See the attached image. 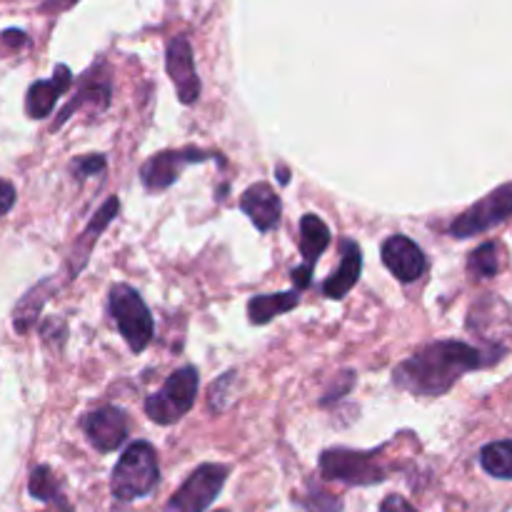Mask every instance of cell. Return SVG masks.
<instances>
[{
    "label": "cell",
    "mask_w": 512,
    "mask_h": 512,
    "mask_svg": "<svg viewBox=\"0 0 512 512\" xmlns=\"http://www.w3.org/2000/svg\"><path fill=\"white\" fill-rule=\"evenodd\" d=\"M488 363L490 358L485 350L460 343V340H438L403 360L393 370V383L405 393L438 398L448 393L465 373L485 368Z\"/></svg>",
    "instance_id": "1"
},
{
    "label": "cell",
    "mask_w": 512,
    "mask_h": 512,
    "mask_svg": "<svg viewBox=\"0 0 512 512\" xmlns=\"http://www.w3.org/2000/svg\"><path fill=\"white\" fill-rule=\"evenodd\" d=\"M160 480L158 455H155L150 443H133L118 460L110 478V490L118 500L130 503V500L145 498L153 493V488Z\"/></svg>",
    "instance_id": "2"
},
{
    "label": "cell",
    "mask_w": 512,
    "mask_h": 512,
    "mask_svg": "<svg viewBox=\"0 0 512 512\" xmlns=\"http://www.w3.org/2000/svg\"><path fill=\"white\" fill-rule=\"evenodd\" d=\"M110 313H113V320L118 323V330L128 348L133 353H143L153 340L155 325L138 290L125 283L113 285L110 288Z\"/></svg>",
    "instance_id": "3"
},
{
    "label": "cell",
    "mask_w": 512,
    "mask_h": 512,
    "mask_svg": "<svg viewBox=\"0 0 512 512\" xmlns=\"http://www.w3.org/2000/svg\"><path fill=\"white\" fill-rule=\"evenodd\" d=\"M198 383V370L193 365H185V368L175 370L165 380L163 388L158 393L148 395V400H145V413H148V418L158 425L178 423L193 408L195 395H198Z\"/></svg>",
    "instance_id": "4"
},
{
    "label": "cell",
    "mask_w": 512,
    "mask_h": 512,
    "mask_svg": "<svg viewBox=\"0 0 512 512\" xmlns=\"http://www.w3.org/2000/svg\"><path fill=\"white\" fill-rule=\"evenodd\" d=\"M320 473L328 480H340L348 485H375L388 478L385 465H380L375 453H355V450H325L320 455Z\"/></svg>",
    "instance_id": "5"
},
{
    "label": "cell",
    "mask_w": 512,
    "mask_h": 512,
    "mask_svg": "<svg viewBox=\"0 0 512 512\" xmlns=\"http://www.w3.org/2000/svg\"><path fill=\"white\" fill-rule=\"evenodd\" d=\"M512 215V183L500 185V188L490 190L483 200L470 205L463 215L453 220L450 225V235L453 238H473V235L493 230L495 225L505 223Z\"/></svg>",
    "instance_id": "6"
},
{
    "label": "cell",
    "mask_w": 512,
    "mask_h": 512,
    "mask_svg": "<svg viewBox=\"0 0 512 512\" xmlns=\"http://www.w3.org/2000/svg\"><path fill=\"white\" fill-rule=\"evenodd\" d=\"M230 470L218 463H205L180 485L178 493L168 500L165 512H205L213 505L228 480Z\"/></svg>",
    "instance_id": "7"
},
{
    "label": "cell",
    "mask_w": 512,
    "mask_h": 512,
    "mask_svg": "<svg viewBox=\"0 0 512 512\" xmlns=\"http://www.w3.org/2000/svg\"><path fill=\"white\" fill-rule=\"evenodd\" d=\"M213 150H200V148H178V150H163V153L153 155L143 163L140 168V180L148 190H165L180 178V170L185 165L193 163H205V160H213Z\"/></svg>",
    "instance_id": "8"
},
{
    "label": "cell",
    "mask_w": 512,
    "mask_h": 512,
    "mask_svg": "<svg viewBox=\"0 0 512 512\" xmlns=\"http://www.w3.org/2000/svg\"><path fill=\"white\" fill-rule=\"evenodd\" d=\"M165 68L173 80L178 98L183 105H193L200 98V78L193 63V48L185 35H175L165 50Z\"/></svg>",
    "instance_id": "9"
},
{
    "label": "cell",
    "mask_w": 512,
    "mask_h": 512,
    "mask_svg": "<svg viewBox=\"0 0 512 512\" xmlns=\"http://www.w3.org/2000/svg\"><path fill=\"white\" fill-rule=\"evenodd\" d=\"M83 430L88 435V443L100 453H113L128 438V415L115 405H103L85 415Z\"/></svg>",
    "instance_id": "10"
},
{
    "label": "cell",
    "mask_w": 512,
    "mask_h": 512,
    "mask_svg": "<svg viewBox=\"0 0 512 512\" xmlns=\"http://www.w3.org/2000/svg\"><path fill=\"white\" fill-rule=\"evenodd\" d=\"M383 265L400 283H415L428 270V258L415 240L405 235H390L383 243Z\"/></svg>",
    "instance_id": "11"
},
{
    "label": "cell",
    "mask_w": 512,
    "mask_h": 512,
    "mask_svg": "<svg viewBox=\"0 0 512 512\" xmlns=\"http://www.w3.org/2000/svg\"><path fill=\"white\" fill-rule=\"evenodd\" d=\"M110 93H113V85H110V78L105 75L103 65L90 68L88 73L80 78L78 93H75L73 100L60 110V118L55 120L53 128H60V125H63L65 120L80 108H88V113H103V110L110 105Z\"/></svg>",
    "instance_id": "12"
},
{
    "label": "cell",
    "mask_w": 512,
    "mask_h": 512,
    "mask_svg": "<svg viewBox=\"0 0 512 512\" xmlns=\"http://www.w3.org/2000/svg\"><path fill=\"white\" fill-rule=\"evenodd\" d=\"M240 210L248 215L250 223L260 233H270V230L280 225L283 203H280V195L268 183H255L240 195Z\"/></svg>",
    "instance_id": "13"
},
{
    "label": "cell",
    "mask_w": 512,
    "mask_h": 512,
    "mask_svg": "<svg viewBox=\"0 0 512 512\" xmlns=\"http://www.w3.org/2000/svg\"><path fill=\"white\" fill-rule=\"evenodd\" d=\"M73 85V75H70L68 65H58L50 80H35L25 95V113L33 120H43L53 113L55 103L60 95Z\"/></svg>",
    "instance_id": "14"
},
{
    "label": "cell",
    "mask_w": 512,
    "mask_h": 512,
    "mask_svg": "<svg viewBox=\"0 0 512 512\" xmlns=\"http://www.w3.org/2000/svg\"><path fill=\"white\" fill-rule=\"evenodd\" d=\"M118 210H120V200L113 195V198H108L103 205H100L98 213H95L93 218H90V223L85 225L83 235L75 240L73 255H70V278H75V275H78L80 270L88 265L90 255H93V245L98 243L100 233H103V230L113 223L115 215H118Z\"/></svg>",
    "instance_id": "15"
},
{
    "label": "cell",
    "mask_w": 512,
    "mask_h": 512,
    "mask_svg": "<svg viewBox=\"0 0 512 512\" xmlns=\"http://www.w3.org/2000/svg\"><path fill=\"white\" fill-rule=\"evenodd\" d=\"M340 250H343V260H340L338 270H333V275L323 285L325 298L330 300H343L355 288L360 270H363V253H360V245L355 240H343Z\"/></svg>",
    "instance_id": "16"
},
{
    "label": "cell",
    "mask_w": 512,
    "mask_h": 512,
    "mask_svg": "<svg viewBox=\"0 0 512 512\" xmlns=\"http://www.w3.org/2000/svg\"><path fill=\"white\" fill-rule=\"evenodd\" d=\"M55 288V280L53 278H45L40 280L35 288H30L28 293L20 298V303L15 305L13 310V325L15 330H18L20 335H28L30 330L35 328V323H38L40 313H43V305L48 303L50 293H53Z\"/></svg>",
    "instance_id": "17"
},
{
    "label": "cell",
    "mask_w": 512,
    "mask_h": 512,
    "mask_svg": "<svg viewBox=\"0 0 512 512\" xmlns=\"http://www.w3.org/2000/svg\"><path fill=\"white\" fill-rule=\"evenodd\" d=\"M300 303V290H288V293H275V295H255L248 303V318L253 325L270 323L278 315L288 313L295 305Z\"/></svg>",
    "instance_id": "18"
},
{
    "label": "cell",
    "mask_w": 512,
    "mask_h": 512,
    "mask_svg": "<svg viewBox=\"0 0 512 512\" xmlns=\"http://www.w3.org/2000/svg\"><path fill=\"white\" fill-rule=\"evenodd\" d=\"M330 245V230L318 215L308 213L300 218V253L308 265L318 263L320 255L325 253V248Z\"/></svg>",
    "instance_id": "19"
},
{
    "label": "cell",
    "mask_w": 512,
    "mask_h": 512,
    "mask_svg": "<svg viewBox=\"0 0 512 512\" xmlns=\"http://www.w3.org/2000/svg\"><path fill=\"white\" fill-rule=\"evenodd\" d=\"M480 465L488 475L498 480H512V440H498L485 445L480 453Z\"/></svg>",
    "instance_id": "20"
},
{
    "label": "cell",
    "mask_w": 512,
    "mask_h": 512,
    "mask_svg": "<svg viewBox=\"0 0 512 512\" xmlns=\"http://www.w3.org/2000/svg\"><path fill=\"white\" fill-rule=\"evenodd\" d=\"M500 245L485 243L475 248L468 258V270L473 278H495L500 273Z\"/></svg>",
    "instance_id": "21"
},
{
    "label": "cell",
    "mask_w": 512,
    "mask_h": 512,
    "mask_svg": "<svg viewBox=\"0 0 512 512\" xmlns=\"http://www.w3.org/2000/svg\"><path fill=\"white\" fill-rule=\"evenodd\" d=\"M30 495L43 500V503H53V500L58 498V485H55L50 468L38 465V468L33 470V475H30Z\"/></svg>",
    "instance_id": "22"
},
{
    "label": "cell",
    "mask_w": 512,
    "mask_h": 512,
    "mask_svg": "<svg viewBox=\"0 0 512 512\" xmlns=\"http://www.w3.org/2000/svg\"><path fill=\"white\" fill-rule=\"evenodd\" d=\"M70 170H73V175L78 180L90 178V175H100L105 170V158L98 153L83 155V158H78L73 165H70Z\"/></svg>",
    "instance_id": "23"
},
{
    "label": "cell",
    "mask_w": 512,
    "mask_h": 512,
    "mask_svg": "<svg viewBox=\"0 0 512 512\" xmlns=\"http://www.w3.org/2000/svg\"><path fill=\"white\" fill-rule=\"evenodd\" d=\"M15 205V188L10 180L0 178V218L10 213V208Z\"/></svg>",
    "instance_id": "24"
},
{
    "label": "cell",
    "mask_w": 512,
    "mask_h": 512,
    "mask_svg": "<svg viewBox=\"0 0 512 512\" xmlns=\"http://www.w3.org/2000/svg\"><path fill=\"white\" fill-rule=\"evenodd\" d=\"M313 268H315V265L303 263V265H300V268H295L293 273H290L295 290H305L310 283H313Z\"/></svg>",
    "instance_id": "25"
},
{
    "label": "cell",
    "mask_w": 512,
    "mask_h": 512,
    "mask_svg": "<svg viewBox=\"0 0 512 512\" xmlns=\"http://www.w3.org/2000/svg\"><path fill=\"white\" fill-rule=\"evenodd\" d=\"M380 512H418V510H415L408 500L400 498V495H388V498L383 500V505H380Z\"/></svg>",
    "instance_id": "26"
},
{
    "label": "cell",
    "mask_w": 512,
    "mask_h": 512,
    "mask_svg": "<svg viewBox=\"0 0 512 512\" xmlns=\"http://www.w3.org/2000/svg\"><path fill=\"white\" fill-rule=\"evenodd\" d=\"M0 43L10 45V48H23V45L28 43V38H25L23 30H5V33L0 35Z\"/></svg>",
    "instance_id": "27"
},
{
    "label": "cell",
    "mask_w": 512,
    "mask_h": 512,
    "mask_svg": "<svg viewBox=\"0 0 512 512\" xmlns=\"http://www.w3.org/2000/svg\"><path fill=\"white\" fill-rule=\"evenodd\" d=\"M73 3L75 0H48V3L43 5V10H65V8H70Z\"/></svg>",
    "instance_id": "28"
},
{
    "label": "cell",
    "mask_w": 512,
    "mask_h": 512,
    "mask_svg": "<svg viewBox=\"0 0 512 512\" xmlns=\"http://www.w3.org/2000/svg\"><path fill=\"white\" fill-rule=\"evenodd\" d=\"M278 173H280V183H283V185L288 183V180H290V178H288V170H285L283 165H280V168H278Z\"/></svg>",
    "instance_id": "29"
},
{
    "label": "cell",
    "mask_w": 512,
    "mask_h": 512,
    "mask_svg": "<svg viewBox=\"0 0 512 512\" xmlns=\"http://www.w3.org/2000/svg\"><path fill=\"white\" fill-rule=\"evenodd\" d=\"M220 512H225V510H220Z\"/></svg>",
    "instance_id": "30"
}]
</instances>
